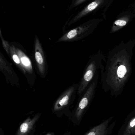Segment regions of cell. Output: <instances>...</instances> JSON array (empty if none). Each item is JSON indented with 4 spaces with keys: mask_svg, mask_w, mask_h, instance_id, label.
Here are the masks:
<instances>
[{
    "mask_svg": "<svg viewBox=\"0 0 135 135\" xmlns=\"http://www.w3.org/2000/svg\"><path fill=\"white\" fill-rule=\"evenodd\" d=\"M135 42H122L109 53L105 66L100 70L102 88L112 96H117L131 74L132 58Z\"/></svg>",
    "mask_w": 135,
    "mask_h": 135,
    "instance_id": "cell-1",
    "label": "cell"
},
{
    "mask_svg": "<svg viewBox=\"0 0 135 135\" xmlns=\"http://www.w3.org/2000/svg\"><path fill=\"white\" fill-rule=\"evenodd\" d=\"M8 56L17 69L24 75L29 85L34 91L36 76L31 59L28 55L26 50L21 44L11 42Z\"/></svg>",
    "mask_w": 135,
    "mask_h": 135,
    "instance_id": "cell-2",
    "label": "cell"
},
{
    "mask_svg": "<svg viewBox=\"0 0 135 135\" xmlns=\"http://www.w3.org/2000/svg\"><path fill=\"white\" fill-rule=\"evenodd\" d=\"M105 61L106 58L100 51L91 55L78 83L77 95L79 97L85 91L99 69L101 70L104 67L103 62Z\"/></svg>",
    "mask_w": 135,
    "mask_h": 135,
    "instance_id": "cell-3",
    "label": "cell"
},
{
    "mask_svg": "<svg viewBox=\"0 0 135 135\" xmlns=\"http://www.w3.org/2000/svg\"><path fill=\"white\" fill-rule=\"evenodd\" d=\"M104 19L94 18L81 24L73 29L66 31L56 43L72 42L83 39L93 33Z\"/></svg>",
    "mask_w": 135,
    "mask_h": 135,
    "instance_id": "cell-4",
    "label": "cell"
},
{
    "mask_svg": "<svg viewBox=\"0 0 135 135\" xmlns=\"http://www.w3.org/2000/svg\"><path fill=\"white\" fill-rule=\"evenodd\" d=\"M97 73L85 91L80 97V99L71 114L73 123L80 124L83 116L89 107L96 92L98 81Z\"/></svg>",
    "mask_w": 135,
    "mask_h": 135,
    "instance_id": "cell-5",
    "label": "cell"
},
{
    "mask_svg": "<svg viewBox=\"0 0 135 135\" xmlns=\"http://www.w3.org/2000/svg\"><path fill=\"white\" fill-rule=\"evenodd\" d=\"M78 87V83H74L66 89L54 102L52 112L58 116L70 113V108L76 99Z\"/></svg>",
    "mask_w": 135,
    "mask_h": 135,
    "instance_id": "cell-6",
    "label": "cell"
},
{
    "mask_svg": "<svg viewBox=\"0 0 135 135\" xmlns=\"http://www.w3.org/2000/svg\"><path fill=\"white\" fill-rule=\"evenodd\" d=\"M32 56L37 74L42 78H45L48 70L46 55L43 44L36 35H35L34 38Z\"/></svg>",
    "mask_w": 135,
    "mask_h": 135,
    "instance_id": "cell-7",
    "label": "cell"
},
{
    "mask_svg": "<svg viewBox=\"0 0 135 135\" xmlns=\"http://www.w3.org/2000/svg\"><path fill=\"white\" fill-rule=\"evenodd\" d=\"M109 1V0H92L91 1V2L86 5L75 15L71 16L68 19L63 28V31L64 32L66 29L94 11L105 8Z\"/></svg>",
    "mask_w": 135,
    "mask_h": 135,
    "instance_id": "cell-8",
    "label": "cell"
},
{
    "mask_svg": "<svg viewBox=\"0 0 135 135\" xmlns=\"http://www.w3.org/2000/svg\"><path fill=\"white\" fill-rule=\"evenodd\" d=\"M0 71L5 77L8 84L12 86L20 87V79L12 65L8 61L2 52H0Z\"/></svg>",
    "mask_w": 135,
    "mask_h": 135,
    "instance_id": "cell-9",
    "label": "cell"
},
{
    "mask_svg": "<svg viewBox=\"0 0 135 135\" xmlns=\"http://www.w3.org/2000/svg\"><path fill=\"white\" fill-rule=\"evenodd\" d=\"M135 17L134 13L130 11L123 12L117 16L111 28L110 33H113L119 31L127 25Z\"/></svg>",
    "mask_w": 135,
    "mask_h": 135,
    "instance_id": "cell-10",
    "label": "cell"
},
{
    "mask_svg": "<svg viewBox=\"0 0 135 135\" xmlns=\"http://www.w3.org/2000/svg\"><path fill=\"white\" fill-rule=\"evenodd\" d=\"M41 113H37L32 118H27L20 125L15 135H30L35 129V125L41 116Z\"/></svg>",
    "mask_w": 135,
    "mask_h": 135,
    "instance_id": "cell-11",
    "label": "cell"
},
{
    "mask_svg": "<svg viewBox=\"0 0 135 135\" xmlns=\"http://www.w3.org/2000/svg\"><path fill=\"white\" fill-rule=\"evenodd\" d=\"M113 117L105 120L99 125L94 127L84 135H107L109 133L108 126Z\"/></svg>",
    "mask_w": 135,
    "mask_h": 135,
    "instance_id": "cell-12",
    "label": "cell"
},
{
    "mask_svg": "<svg viewBox=\"0 0 135 135\" xmlns=\"http://www.w3.org/2000/svg\"><path fill=\"white\" fill-rule=\"evenodd\" d=\"M135 127V116L128 122L123 135H131V131Z\"/></svg>",
    "mask_w": 135,
    "mask_h": 135,
    "instance_id": "cell-13",
    "label": "cell"
},
{
    "mask_svg": "<svg viewBox=\"0 0 135 135\" xmlns=\"http://www.w3.org/2000/svg\"><path fill=\"white\" fill-rule=\"evenodd\" d=\"M0 37H1V39L2 46H3L4 50H5L8 55H9L10 42L4 39V38L2 36V31L1 28H0Z\"/></svg>",
    "mask_w": 135,
    "mask_h": 135,
    "instance_id": "cell-14",
    "label": "cell"
},
{
    "mask_svg": "<svg viewBox=\"0 0 135 135\" xmlns=\"http://www.w3.org/2000/svg\"><path fill=\"white\" fill-rule=\"evenodd\" d=\"M87 1L88 0H72L69 9L70 10L73 9L75 8H77L82 4Z\"/></svg>",
    "mask_w": 135,
    "mask_h": 135,
    "instance_id": "cell-15",
    "label": "cell"
},
{
    "mask_svg": "<svg viewBox=\"0 0 135 135\" xmlns=\"http://www.w3.org/2000/svg\"><path fill=\"white\" fill-rule=\"evenodd\" d=\"M114 0H109L108 3L107 4V6L104 8V9L101 14V16L103 17L104 20H105L106 19V13L108 11V9L109 8V7L112 4Z\"/></svg>",
    "mask_w": 135,
    "mask_h": 135,
    "instance_id": "cell-16",
    "label": "cell"
},
{
    "mask_svg": "<svg viewBox=\"0 0 135 135\" xmlns=\"http://www.w3.org/2000/svg\"><path fill=\"white\" fill-rule=\"evenodd\" d=\"M131 134H135V127L131 130Z\"/></svg>",
    "mask_w": 135,
    "mask_h": 135,
    "instance_id": "cell-17",
    "label": "cell"
},
{
    "mask_svg": "<svg viewBox=\"0 0 135 135\" xmlns=\"http://www.w3.org/2000/svg\"><path fill=\"white\" fill-rule=\"evenodd\" d=\"M46 135H55L54 133H51V132H50V133H47Z\"/></svg>",
    "mask_w": 135,
    "mask_h": 135,
    "instance_id": "cell-18",
    "label": "cell"
}]
</instances>
